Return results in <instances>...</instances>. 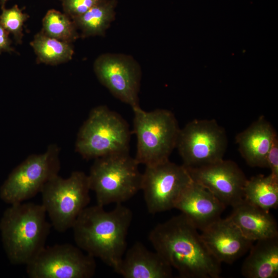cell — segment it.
<instances>
[{
  "label": "cell",
  "instance_id": "1",
  "mask_svg": "<svg viewBox=\"0 0 278 278\" xmlns=\"http://www.w3.org/2000/svg\"><path fill=\"white\" fill-rule=\"evenodd\" d=\"M149 240L182 278H218L221 263L210 253L198 229L181 213L158 224Z\"/></svg>",
  "mask_w": 278,
  "mask_h": 278
},
{
  "label": "cell",
  "instance_id": "2",
  "mask_svg": "<svg viewBox=\"0 0 278 278\" xmlns=\"http://www.w3.org/2000/svg\"><path fill=\"white\" fill-rule=\"evenodd\" d=\"M132 217L131 210L122 203L116 204L110 211L98 204L88 206L72 228L76 244L115 272L127 250Z\"/></svg>",
  "mask_w": 278,
  "mask_h": 278
},
{
  "label": "cell",
  "instance_id": "3",
  "mask_svg": "<svg viewBox=\"0 0 278 278\" xmlns=\"http://www.w3.org/2000/svg\"><path fill=\"white\" fill-rule=\"evenodd\" d=\"M43 206L33 203L11 204L0 221L2 240L14 265H27L45 247L50 224Z\"/></svg>",
  "mask_w": 278,
  "mask_h": 278
},
{
  "label": "cell",
  "instance_id": "4",
  "mask_svg": "<svg viewBox=\"0 0 278 278\" xmlns=\"http://www.w3.org/2000/svg\"><path fill=\"white\" fill-rule=\"evenodd\" d=\"M138 165L128 152L95 159L88 177L97 204H121L140 190L142 173Z\"/></svg>",
  "mask_w": 278,
  "mask_h": 278
},
{
  "label": "cell",
  "instance_id": "5",
  "mask_svg": "<svg viewBox=\"0 0 278 278\" xmlns=\"http://www.w3.org/2000/svg\"><path fill=\"white\" fill-rule=\"evenodd\" d=\"M130 132L127 123L106 106L94 108L80 127L75 148L85 159L129 151Z\"/></svg>",
  "mask_w": 278,
  "mask_h": 278
},
{
  "label": "cell",
  "instance_id": "6",
  "mask_svg": "<svg viewBox=\"0 0 278 278\" xmlns=\"http://www.w3.org/2000/svg\"><path fill=\"white\" fill-rule=\"evenodd\" d=\"M132 110L137 162L148 166L169 160L176 148L180 129L175 115L166 109L147 112L139 106Z\"/></svg>",
  "mask_w": 278,
  "mask_h": 278
},
{
  "label": "cell",
  "instance_id": "7",
  "mask_svg": "<svg viewBox=\"0 0 278 278\" xmlns=\"http://www.w3.org/2000/svg\"><path fill=\"white\" fill-rule=\"evenodd\" d=\"M88 177L81 171L72 172L67 178L58 175L48 181L41 191L42 205L52 226L64 232L73 226L90 202Z\"/></svg>",
  "mask_w": 278,
  "mask_h": 278
},
{
  "label": "cell",
  "instance_id": "8",
  "mask_svg": "<svg viewBox=\"0 0 278 278\" xmlns=\"http://www.w3.org/2000/svg\"><path fill=\"white\" fill-rule=\"evenodd\" d=\"M59 153L57 145L50 144L44 153L28 156L13 169L1 186V199L13 204L23 202L41 192L45 184L58 175Z\"/></svg>",
  "mask_w": 278,
  "mask_h": 278
},
{
  "label": "cell",
  "instance_id": "9",
  "mask_svg": "<svg viewBox=\"0 0 278 278\" xmlns=\"http://www.w3.org/2000/svg\"><path fill=\"white\" fill-rule=\"evenodd\" d=\"M228 146L224 129L214 119H196L180 129L176 148L186 167L207 165L223 159Z\"/></svg>",
  "mask_w": 278,
  "mask_h": 278
},
{
  "label": "cell",
  "instance_id": "10",
  "mask_svg": "<svg viewBox=\"0 0 278 278\" xmlns=\"http://www.w3.org/2000/svg\"><path fill=\"white\" fill-rule=\"evenodd\" d=\"M192 181L183 165L169 160L146 166L141 190L149 213L154 214L175 208L181 195Z\"/></svg>",
  "mask_w": 278,
  "mask_h": 278
},
{
  "label": "cell",
  "instance_id": "11",
  "mask_svg": "<svg viewBox=\"0 0 278 278\" xmlns=\"http://www.w3.org/2000/svg\"><path fill=\"white\" fill-rule=\"evenodd\" d=\"M96 268L94 257L64 244L45 246L26 265V272L30 278H90Z\"/></svg>",
  "mask_w": 278,
  "mask_h": 278
},
{
  "label": "cell",
  "instance_id": "12",
  "mask_svg": "<svg viewBox=\"0 0 278 278\" xmlns=\"http://www.w3.org/2000/svg\"><path fill=\"white\" fill-rule=\"evenodd\" d=\"M94 69L99 81L114 96L132 109L140 106L141 73L134 59L124 55L106 54L96 59Z\"/></svg>",
  "mask_w": 278,
  "mask_h": 278
},
{
  "label": "cell",
  "instance_id": "13",
  "mask_svg": "<svg viewBox=\"0 0 278 278\" xmlns=\"http://www.w3.org/2000/svg\"><path fill=\"white\" fill-rule=\"evenodd\" d=\"M186 168L194 182L209 190L225 206L233 207L244 200L247 179L234 162L223 159L207 165Z\"/></svg>",
  "mask_w": 278,
  "mask_h": 278
},
{
  "label": "cell",
  "instance_id": "14",
  "mask_svg": "<svg viewBox=\"0 0 278 278\" xmlns=\"http://www.w3.org/2000/svg\"><path fill=\"white\" fill-rule=\"evenodd\" d=\"M201 238L212 255L221 264H231L253 244L229 217L219 218L203 229Z\"/></svg>",
  "mask_w": 278,
  "mask_h": 278
},
{
  "label": "cell",
  "instance_id": "15",
  "mask_svg": "<svg viewBox=\"0 0 278 278\" xmlns=\"http://www.w3.org/2000/svg\"><path fill=\"white\" fill-rule=\"evenodd\" d=\"M226 206L201 185L191 183L183 192L175 208L198 230L202 231L220 218Z\"/></svg>",
  "mask_w": 278,
  "mask_h": 278
},
{
  "label": "cell",
  "instance_id": "16",
  "mask_svg": "<svg viewBox=\"0 0 278 278\" xmlns=\"http://www.w3.org/2000/svg\"><path fill=\"white\" fill-rule=\"evenodd\" d=\"M172 271L158 252L137 241L126 250L115 272L125 278H170Z\"/></svg>",
  "mask_w": 278,
  "mask_h": 278
},
{
  "label": "cell",
  "instance_id": "17",
  "mask_svg": "<svg viewBox=\"0 0 278 278\" xmlns=\"http://www.w3.org/2000/svg\"><path fill=\"white\" fill-rule=\"evenodd\" d=\"M277 133L264 116L237 134L235 140L239 151L252 167H267L266 158Z\"/></svg>",
  "mask_w": 278,
  "mask_h": 278
},
{
  "label": "cell",
  "instance_id": "18",
  "mask_svg": "<svg viewBox=\"0 0 278 278\" xmlns=\"http://www.w3.org/2000/svg\"><path fill=\"white\" fill-rule=\"evenodd\" d=\"M229 217L246 237L254 242L278 236L277 223L269 211L255 206L244 199L233 207Z\"/></svg>",
  "mask_w": 278,
  "mask_h": 278
},
{
  "label": "cell",
  "instance_id": "19",
  "mask_svg": "<svg viewBox=\"0 0 278 278\" xmlns=\"http://www.w3.org/2000/svg\"><path fill=\"white\" fill-rule=\"evenodd\" d=\"M241 267L246 278H276L278 276V236L258 240Z\"/></svg>",
  "mask_w": 278,
  "mask_h": 278
},
{
  "label": "cell",
  "instance_id": "20",
  "mask_svg": "<svg viewBox=\"0 0 278 278\" xmlns=\"http://www.w3.org/2000/svg\"><path fill=\"white\" fill-rule=\"evenodd\" d=\"M244 199L265 211L278 205V179L270 174L258 175L247 179L244 190Z\"/></svg>",
  "mask_w": 278,
  "mask_h": 278
},
{
  "label": "cell",
  "instance_id": "21",
  "mask_svg": "<svg viewBox=\"0 0 278 278\" xmlns=\"http://www.w3.org/2000/svg\"><path fill=\"white\" fill-rule=\"evenodd\" d=\"M115 5L114 0H105L74 18V23L84 37L103 35L114 19Z\"/></svg>",
  "mask_w": 278,
  "mask_h": 278
},
{
  "label": "cell",
  "instance_id": "22",
  "mask_svg": "<svg viewBox=\"0 0 278 278\" xmlns=\"http://www.w3.org/2000/svg\"><path fill=\"white\" fill-rule=\"evenodd\" d=\"M70 43L51 38L41 32L34 36L31 45L41 62L57 64L72 59L74 50Z\"/></svg>",
  "mask_w": 278,
  "mask_h": 278
},
{
  "label": "cell",
  "instance_id": "23",
  "mask_svg": "<svg viewBox=\"0 0 278 278\" xmlns=\"http://www.w3.org/2000/svg\"><path fill=\"white\" fill-rule=\"evenodd\" d=\"M43 29L47 36L68 43L78 36L75 24L66 15L54 9L49 10L44 17Z\"/></svg>",
  "mask_w": 278,
  "mask_h": 278
},
{
  "label": "cell",
  "instance_id": "24",
  "mask_svg": "<svg viewBox=\"0 0 278 278\" xmlns=\"http://www.w3.org/2000/svg\"><path fill=\"white\" fill-rule=\"evenodd\" d=\"M0 15V24L8 32L13 34L18 42L22 38L23 26L28 15L15 5L10 9H3Z\"/></svg>",
  "mask_w": 278,
  "mask_h": 278
},
{
  "label": "cell",
  "instance_id": "25",
  "mask_svg": "<svg viewBox=\"0 0 278 278\" xmlns=\"http://www.w3.org/2000/svg\"><path fill=\"white\" fill-rule=\"evenodd\" d=\"M105 0H62L65 12L73 19L80 16Z\"/></svg>",
  "mask_w": 278,
  "mask_h": 278
},
{
  "label": "cell",
  "instance_id": "26",
  "mask_svg": "<svg viewBox=\"0 0 278 278\" xmlns=\"http://www.w3.org/2000/svg\"><path fill=\"white\" fill-rule=\"evenodd\" d=\"M267 168L270 170V175L278 179V137L274 139L266 158Z\"/></svg>",
  "mask_w": 278,
  "mask_h": 278
},
{
  "label": "cell",
  "instance_id": "27",
  "mask_svg": "<svg viewBox=\"0 0 278 278\" xmlns=\"http://www.w3.org/2000/svg\"><path fill=\"white\" fill-rule=\"evenodd\" d=\"M12 51L13 49L11 46V41L8 37V32L0 24V53Z\"/></svg>",
  "mask_w": 278,
  "mask_h": 278
},
{
  "label": "cell",
  "instance_id": "28",
  "mask_svg": "<svg viewBox=\"0 0 278 278\" xmlns=\"http://www.w3.org/2000/svg\"><path fill=\"white\" fill-rule=\"evenodd\" d=\"M7 1L8 0H0V5L2 9L4 8L5 5Z\"/></svg>",
  "mask_w": 278,
  "mask_h": 278
}]
</instances>
